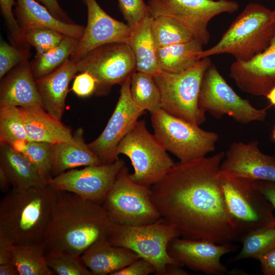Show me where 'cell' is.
<instances>
[{
  "label": "cell",
  "instance_id": "obj_1",
  "mask_svg": "<svg viewBox=\"0 0 275 275\" xmlns=\"http://www.w3.org/2000/svg\"><path fill=\"white\" fill-rule=\"evenodd\" d=\"M225 155L221 151L175 163L150 187L161 218L176 228L179 236L218 244L240 241L219 184Z\"/></svg>",
  "mask_w": 275,
  "mask_h": 275
},
{
  "label": "cell",
  "instance_id": "obj_2",
  "mask_svg": "<svg viewBox=\"0 0 275 275\" xmlns=\"http://www.w3.org/2000/svg\"><path fill=\"white\" fill-rule=\"evenodd\" d=\"M56 191V206L44 240L46 251L80 256L96 242L107 239L113 222L102 204Z\"/></svg>",
  "mask_w": 275,
  "mask_h": 275
},
{
  "label": "cell",
  "instance_id": "obj_3",
  "mask_svg": "<svg viewBox=\"0 0 275 275\" xmlns=\"http://www.w3.org/2000/svg\"><path fill=\"white\" fill-rule=\"evenodd\" d=\"M56 201L57 191L48 183L12 188L0 202V235L14 245L44 242Z\"/></svg>",
  "mask_w": 275,
  "mask_h": 275
},
{
  "label": "cell",
  "instance_id": "obj_4",
  "mask_svg": "<svg viewBox=\"0 0 275 275\" xmlns=\"http://www.w3.org/2000/svg\"><path fill=\"white\" fill-rule=\"evenodd\" d=\"M275 36V10L250 3L231 23L220 40L203 50L199 58L228 53L235 61H247L264 51Z\"/></svg>",
  "mask_w": 275,
  "mask_h": 275
},
{
  "label": "cell",
  "instance_id": "obj_5",
  "mask_svg": "<svg viewBox=\"0 0 275 275\" xmlns=\"http://www.w3.org/2000/svg\"><path fill=\"white\" fill-rule=\"evenodd\" d=\"M219 181L240 241L246 235L275 224L274 208L256 188L254 179L221 170Z\"/></svg>",
  "mask_w": 275,
  "mask_h": 275
},
{
  "label": "cell",
  "instance_id": "obj_6",
  "mask_svg": "<svg viewBox=\"0 0 275 275\" xmlns=\"http://www.w3.org/2000/svg\"><path fill=\"white\" fill-rule=\"evenodd\" d=\"M211 64L209 58L205 57L183 72L159 71L154 76L161 95V108L193 124L203 123L206 112L199 106V96L203 76Z\"/></svg>",
  "mask_w": 275,
  "mask_h": 275
},
{
  "label": "cell",
  "instance_id": "obj_7",
  "mask_svg": "<svg viewBox=\"0 0 275 275\" xmlns=\"http://www.w3.org/2000/svg\"><path fill=\"white\" fill-rule=\"evenodd\" d=\"M179 235L176 228L163 218L146 225L127 226L113 223L107 240L112 244L129 249L150 262L156 274L166 275L169 264L181 265L168 252L170 241Z\"/></svg>",
  "mask_w": 275,
  "mask_h": 275
},
{
  "label": "cell",
  "instance_id": "obj_8",
  "mask_svg": "<svg viewBox=\"0 0 275 275\" xmlns=\"http://www.w3.org/2000/svg\"><path fill=\"white\" fill-rule=\"evenodd\" d=\"M116 156L126 155L133 173L135 183L151 187L160 181L175 164L154 134L147 129L144 120H138L119 143Z\"/></svg>",
  "mask_w": 275,
  "mask_h": 275
},
{
  "label": "cell",
  "instance_id": "obj_9",
  "mask_svg": "<svg viewBox=\"0 0 275 275\" xmlns=\"http://www.w3.org/2000/svg\"><path fill=\"white\" fill-rule=\"evenodd\" d=\"M154 135L180 162L189 161L213 151L218 140L215 132L174 116L162 108L151 114Z\"/></svg>",
  "mask_w": 275,
  "mask_h": 275
},
{
  "label": "cell",
  "instance_id": "obj_10",
  "mask_svg": "<svg viewBox=\"0 0 275 275\" xmlns=\"http://www.w3.org/2000/svg\"><path fill=\"white\" fill-rule=\"evenodd\" d=\"M125 164L118 172L102 206L115 224L139 226L161 218L151 199L150 187L134 182Z\"/></svg>",
  "mask_w": 275,
  "mask_h": 275
},
{
  "label": "cell",
  "instance_id": "obj_11",
  "mask_svg": "<svg viewBox=\"0 0 275 275\" xmlns=\"http://www.w3.org/2000/svg\"><path fill=\"white\" fill-rule=\"evenodd\" d=\"M199 105L216 119L228 115L242 124L262 122L267 115L266 108H257L248 100L239 96L213 64L203 76Z\"/></svg>",
  "mask_w": 275,
  "mask_h": 275
},
{
  "label": "cell",
  "instance_id": "obj_12",
  "mask_svg": "<svg viewBox=\"0 0 275 275\" xmlns=\"http://www.w3.org/2000/svg\"><path fill=\"white\" fill-rule=\"evenodd\" d=\"M147 5L151 16L176 19L203 45L210 39L209 21L219 14L233 13L239 9L236 2L229 0H148Z\"/></svg>",
  "mask_w": 275,
  "mask_h": 275
},
{
  "label": "cell",
  "instance_id": "obj_13",
  "mask_svg": "<svg viewBox=\"0 0 275 275\" xmlns=\"http://www.w3.org/2000/svg\"><path fill=\"white\" fill-rule=\"evenodd\" d=\"M76 63L79 72H87L95 79L97 96L107 94L115 85H122L136 71L134 56L125 43L98 47Z\"/></svg>",
  "mask_w": 275,
  "mask_h": 275
},
{
  "label": "cell",
  "instance_id": "obj_14",
  "mask_svg": "<svg viewBox=\"0 0 275 275\" xmlns=\"http://www.w3.org/2000/svg\"><path fill=\"white\" fill-rule=\"evenodd\" d=\"M125 164L119 158L111 163H102L71 169L48 180L56 190L70 192L102 204L117 175Z\"/></svg>",
  "mask_w": 275,
  "mask_h": 275
},
{
  "label": "cell",
  "instance_id": "obj_15",
  "mask_svg": "<svg viewBox=\"0 0 275 275\" xmlns=\"http://www.w3.org/2000/svg\"><path fill=\"white\" fill-rule=\"evenodd\" d=\"M130 77L121 85L119 99L105 127L97 139L88 144L102 163H111L119 158L116 152L119 143L144 113L131 98Z\"/></svg>",
  "mask_w": 275,
  "mask_h": 275
},
{
  "label": "cell",
  "instance_id": "obj_16",
  "mask_svg": "<svg viewBox=\"0 0 275 275\" xmlns=\"http://www.w3.org/2000/svg\"><path fill=\"white\" fill-rule=\"evenodd\" d=\"M87 9L84 33L70 59L77 62L92 50L113 43H127L131 28L109 16L96 0H82Z\"/></svg>",
  "mask_w": 275,
  "mask_h": 275
},
{
  "label": "cell",
  "instance_id": "obj_17",
  "mask_svg": "<svg viewBox=\"0 0 275 275\" xmlns=\"http://www.w3.org/2000/svg\"><path fill=\"white\" fill-rule=\"evenodd\" d=\"M232 243L218 244L204 239H190L179 236L173 238L168 246L170 256L181 265L208 274L227 272L221 262L225 254L236 250Z\"/></svg>",
  "mask_w": 275,
  "mask_h": 275
},
{
  "label": "cell",
  "instance_id": "obj_18",
  "mask_svg": "<svg viewBox=\"0 0 275 275\" xmlns=\"http://www.w3.org/2000/svg\"><path fill=\"white\" fill-rule=\"evenodd\" d=\"M230 76L242 91L266 96L275 86V36L264 51L247 61H235Z\"/></svg>",
  "mask_w": 275,
  "mask_h": 275
},
{
  "label": "cell",
  "instance_id": "obj_19",
  "mask_svg": "<svg viewBox=\"0 0 275 275\" xmlns=\"http://www.w3.org/2000/svg\"><path fill=\"white\" fill-rule=\"evenodd\" d=\"M221 170L254 180L275 181V157L262 153L257 141L234 142L225 153Z\"/></svg>",
  "mask_w": 275,
  "mask_h": 275
},
{
  "label": "cell",
  "instance_id": "obj_20",
  "mask_svg": "<svg viewBox=\"0 0 275 275\" xmlns=\"http://www.w3.org/2000/svg\"><path fill=\"white\" fill-rule=\"evenodd\" d=\"M78 72L76 63L69 58L51 73L35 79L43 108L59 120L65 111L69 83Z\"/></svg>",
  "mask_w": 275,
  "mask_h": 275
},
{
  "label": "cell",
  "instance_id": "obj_21",
  "mask_svg": "<svg viewBox=\"0 0 275 275\" xmlns=\"http://www.w3.org/2000/svg\"><path fill=\"white\" fill-rule=\"evenodd\" d=\"M1 80L0 105L43 107L28 60L17 65Z\"/></svg>",
  "mask_w": 275,
  "mask_h": 275
},
{
  "label": "cell",
  "instance_id": "obj_22",
  "mask_svg": "<svg viewBox=\"0 0 275 275\" xmlns=\"http://www.w3.org/2000/svg\"><path fill=\"white\" fill-rule=\"evenodd\" d=\"M18 109L29 141L54 145L73 140L70 129L42 106L18 107Z\"/></svg>",
  "mask_w": 275,
  "mask_h": 275
},
{
  "label": "cell",
  "instance_id": "obj_23",
  "mask_svg": "<svg viewBox=\"0 0 275 275\" xmlns=\"http://www.w3.org/2000/svg\"><path fill=\"white\" fill-rule=\"evenodd\" d=\"M17 20L24 32L30 29L42 28L57 31L63 35L80 39L85 26L66 23L54 16L43 5L35 0H16Z\"/></svg>",
  "mask_w": 275,
  "mask_h": 275
},
{
  "label": "cell",
  "instance_id": "obj_24",
  "mask_svg": "<svg viewBox=\"0 0 275 275\" xmlns=\"http://www.w3.org/2000/svg\"><path fill=\"white\" fill-rule=\"evenodd\" d=\"M80 257L93 275H112L140 258L132 251L114 245L107 239L96 242Z\"/></svg>",
  "mask_w": 275,
  "mask_h": 275
},
{
  "label": "cell",
  "instance_id": "obj_25",
  "mask_svg": "<svg viewBox=\"0 0 275 275\" xmlns=\"http://www.w3.org/2000/svg\"><path fill=\"white\" fill-rule=\"evenodd\" d=\"M102 164L85 141L84 130L79 128L70 142L53 145L52 176L79 167Z\"/></svg>",
  "mask_w": 275,
  "mask_h": 275
},
{
  "label": "cell",
  "instance_id": "obj_26",
  "mask_svg": "<svg viewBox=\"0 0 275 275\" xmlns=\"http://www.w3.org/2000/svg\"><path fill=\"white\" fill-rule=\"evenodd\" d=\"M152 20L153 17L148 16L131 29L127 44L134 56L136 71L154 76L160 71L157 62L158 48L152 32Z\"/></svg>",
  "mask_w": 275,
  "mask_h": 275
},
{
  "label": "cell",
  "instance_id": "obj_27",
  "mask_svg": "<svg viewBox=\"0 0 275 275\" xmlns=\"http://www.w3.org/2000/svg\"><path fill=\"white\" fill-rule=\"evenodd\" d=\"M0 168L8 175L13 188L22 189L47 183L23 154L8 144L0 145Z\"/></svg>",
  "mask_w": 275,
  "mask_h": 275
},
{
  "label": "cell",
  "instance_id": "obj_28",
  "mask_svg": "<svg viewBox=\"0 0 275 275\" xmlns=\"http://www.w3.org/2000/svg\"><path fill=\"white\" fill-rule=\"evenodd\" d=\"M203 45L193 39L190 41L158 48L157 62L160 71L178 73L195 65L200 59Z\"/></svg>",
  "mask_w": 275,
  "mask_h": 275
},
{
  "label": "cell",
  "instance_id": "obj_29",
  "mask_svg": "<svg viewBox=\"0 0 275 275\" xmlns=\"http://www.w3.org/2000/svg\"><path fill=\"white\" fill-rule=\"evenodd\" d=\"M12 261L19 275H53L46 257L44 242L14 245Z\"/></svg>",
  "mask_w": 275,
  "mask_h": 275
},
{
  "label": "cell",
  "instance_id": "obj_30",
  "mask_svg": "<svg viewBox=\"0 0 275 275\" xmlns=\"http://www.w3.org/2000/svg\"><path fill=\"white\" fill-rule=\"evenodd\" d=\"M79 39L65 36L61 43L50 50L36 53L30 63L34 78L43 77L58 68L70 58L77 46Z\"/></svg>",
  "mask_w": 275,
  "mask_h": 275
},
{
  "label": "cell",
  "instance_id": "obj_31",
  "mask_svg": "<svg viewBox=\"0 0 275 275\" xmlns=\"http://www.w3.org/2000/svg\"><path fill=\"white\" fill-rule=\"evenodd\" d=\"M130 93L134 103L151 114L161 108V95L153 76L135 71L131 76Z\"/></svg>",
  "mask_w": 275,
  "mask_h": 275
},
{
  "label": "cell",
  "instance_id": "obj_32",
  "mask_svg": "<svg viewBox=\"0 0 275 275\" xmlns=\"http://www.w3.org/2000/svg\"><path fill=\"white\" fill-rule=\"evenodd\" d=\"M151 27L158 48L194 39L181 23L170 17L158 16L153 17Z\"/></svg>",
  "mask_w": 275,
  "mask_h": 275
},
{
  "label": "cell",
  "instance_id": "obj_33",
  "mask_svg": "<svg viewBox=\"0 0 275 275\" xmlns=\"http://www.w3.org/2000/svg\"><path fill=\"white\" fill-rule=\"evenodd\" d=\"M12 147L23 154L33 163L45 182H47L52 177V144L27 141L18 143Z\"/></svg>",
  "mask_w": 275,
  "mask_h": 275
},
{
  "label": "cell",
  "instance_id": "obj_34",
  "mask_svg": "<svg viewBox=\"0 0 275 275\" xmlns=\"http://www.w3.org/2000/svg\"><path fill=\"white\" fill-rule=\"evenodd\" d=\"M241 242L242 246L240 253L231 261L248 258L258 260L264 254L275 248V224L246 235Z\"/></svg>",
  "mask_w": 275,
  "mask_h": 275
},
{
  "label": "cell",
  "instance_id": "obj_35",
  "mask_svg": "<svg viewBox=\"0 0 275 275\" xmlns=\"http://www.w3.org/2000/svg\"><path fill=\"white\" fill-rule=\"evenodd\" d=\"M27 141L28 135L18 107L0 105V145L8 144L12 147L17 143Z\"/></svg>",
  "mask_w": 275,
  "mask_h": 275
},
{
  "label": "cell",
  "instance_id": "obj_36",
  "mask_svg": "<svg viewBox=\"0 0 275 275\" xmlns=\"http://www.w3.org/2000/svg\"><path fill=\"white\" fill-rule=\"evenodd\" d=\"M48 265L58 275H93L81 257L63 251H46Z\"/></svg>",
  "mask_w": 275,
  "mask_h": 275
},
{
  "label": "cell",
  "instance_id": "obj_37",
  "mask_svg": "<svg viewBox=\"0 0 275 275\" xmlns=\"http://www.w3.org/2000/svg\"><path fill=\"white\" fill-rule=\"evenodd\" d=\"M65 35L53 30L36 28L24 32V38L29 45L33 46L37 53L47 52L58 46Z\"/></svg>",
  "mask_w": 275,
  "mask_h": 275
},
{
  "label": "cell",
  "instance_id": "obj_38",
  "mask_svg": "<svg viewBox=\"0 0 275 275\" xmlns=\"http://www.w3.org/2000/svg\"><path fill=\"white\" fill-rule=\"evenodd\" d=\"M29 50L11 45L1 39L0 43V78L20 64L28 60Z\"/></svg>",
  "mask_w": 275,
  "mask_h": 275
},
{
  "label": "cell",
  "instance_id": "obj_39",
  "mask_svg": "<svg viewBox=\"0 0 275 275\" xmlns=\"http://www.w3.org/2000/svg\"><path fill=\"white\" fill-rule=\"evenodd\" d=\"M15 5L14 0H0L1 13L9 30L12 44L29 49V45L24 40L23 32L12 11V7Z\"/></svg>",
  "mask_w": 275,
  "mask_h": 275
},
{
  "label": "cell",
  "instance_id": "obj_40",
  "mask_svg": "<svg viewBox=\"0 0 275 275\" xmlns=\"http://www.w3.org/2000/svg\"><path fill=\"white\" fill-rule=\"evenodd\" d=\"M119 7L127 24L132 29L150 16L144 0H118Z\"/></svg>",
  "mask_w": 275,
  "mask_h": 275
},
{
  "label": "cell",
  "instance_id": "obj_41",
  "mask_svg": "<svg viewBox=\"0 0 275 275\" xmlns=\"http://www.w3.org/2000/svg\"><path fill=\"white\" fill-rule=\"evenodd\" d=\"M96 81L94 77L87 72H81L75 77L72 91L79 97H87L95 94Z\"/></svg>",
  "mask_w": 275,
  "mask_h": 275
},
{
  "label": "cell",
  "instance_id": "obj_42",
  "mask_svg": "<svg viewBox=\"0 0 275 275\" xmlns=\"http://www.w3.org/2000/svg\"><path fill=\"white\" fill-rule=\"evenodd\" d=\"M155 272L154 266L150 262L140 258L112 275H148Z\"/></svg>",
  "mask_w": 275,
  "mask_h": 275
},
{
  "label": "cell",
  "instance_id": "obj_43",
  "mask_svg": "<svg viewBox=\"0 0 275 275\" xmlns=\"http://www.w3.org/2000/svg\"><path fill=\"white\" fill-rule=\"evenodd\" d=\"M45 6L57 18L66 23H74L59 4L58 0H35Z\"/></svg>",
  "mask_w": 275,
  "mask_h": 275
},
{
  "label": "cell",
  "instance_id": "obj_44",
  "mask_svg": "<svg viewBox=\"0 0 275 275\" xmlns=\"http://www.w3.org/2000/svg\"><path fill=\"white\" fill-rule=\"evenodd\" d=\"M254 184L275 209V181L254 180Z\"/></svg>",
  "mask_w": 275,
  "mask_h": 275
},
{
  "label": "cell",
  "instance_id": "obj_45",
  "mask_svg": "<svg viewBox=\"0 0 275 275\" xmlns=\"http://www.w3.org/2000/svg\"><path fill=\"white\" fill-rule=\"evenodd\" d=\"M258 260L264 274L275 275V248L264 254Z\"/></svg>",
  "mask_w": 275,
  "mask_h": 275
},
{
  "label": "cell",
  "instance_id": "obj_46",
  "mask_svg": "<svg viewBox=\"0 0 275 275\" xmlns=\"http://www.w3.org/2000/svg\"><path fill=\"white\" fill-rule=\"evenodd\" d=\"M14 245L7 238L0 235V264L13 262L12 252Z\"/></svg>",
  "mask_w": 275,
  "mask_h": 275
},
{
  "label": "cell",
  "instance_id": "obj_47",
  "mask_svg": "<svg viewBox=\"0 0 275 275\" xmlns=\"http://www.w3.org/2000/svg\"><path fill=\"white\" fill-rule=\"evenodd\" d=\"M0 275H19V273L16 266L12 262L0 264Z\"/></svg>",
  "mask_w": 275,
  "mask_h": 275
},
{
  "label": "cell",
  "instance_id": "obj_48",
  "mask_svg": "<svg viewBox=\"0 0 275 275\" xmlns=\"http://www.w3.org/2000/svg\"><path fill=\"white\" fill-rule=\"evenodd\" d=\"M10 185H11V183L8 175L3 169L0 168V188L1 191L7 193L9 191Z\"/></svg>",
  "mask_w": 275,
  "mask_h": 275
},
{
  "label": "cell",
  "instance_id": "obj_49",
  "mask_svg": "<svg viewBox=\"0 0 275 275\" xmlns=\"http://www.w3.org/2000/svg\"><path fill=\"white\" fill-rule=\"evenodd\" d=\"M181 265L169 264L167 267L166 275H186L187 272L180 267Z\"/></svg>",
  "mask_w": 275,
  "mask_h": 275
},
{
  "label": "cell",
  "instance_id": "obj_50",
  "mask_svg": "<svg viewBox=\"0 0 275 275\" xmlns=\"http://www.w3.org/2000/svg\"><path fill=\"white\" fill-rule=\"evenodd\" d=\"M270 103V105L275 106V86L265 96Z\"/></svg>",
  "mask_w": 275,
  "mask_h": 275
},
{
  "label": "cell",
  "instance_id": "obj_51",
  "mask_svg": "<svg viewBox=\"0 0 275 275\" xmlns=\"http://www.w3.org/2000/svg\"><path fill=\"white\" fill-rule=\"evenodd\" d=\"M271 138L273 141L275 142V126L272 130Z\"/></svg>",
  "mask_w": 275,
  "mask_h": 275
}]
</instances>
